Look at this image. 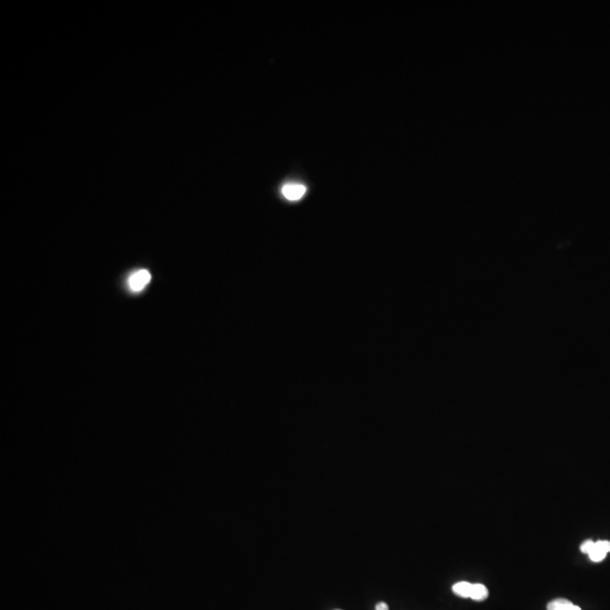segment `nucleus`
Wrapping results in <instances>:
<instances>
[{
    "instance_id": "20e7f679",
    "label": "nucleus",
    "mask_w": 610,
    "mask_h": 610,
    "mask_svg": "<svg viewBox=\"0 0 610 610\" xmlns=\"http://www.w3.org/2000/svg\"><path fill=\"white\" fill-rule=\"evenodd\" d=\"M547 610H582L576 604L571 602L567 599H555L547 604Z\"/></svg>"
},
{
    "instance_id": "39448f33",
    "label": "nucleus",
    "mask_w": 610,
    "mask_h": 610,
    "mask_svg": "<svg viewBox=\"0 0 610 610\" xmlns=\"http://www.w3.org/2000/svg\"><path fill=\"white\" fill-rule=\"evenodd\" d=\"M469 598L472 599L475 602H484L489 598V590L484 584L472 583Z\"/></svg>"
},
{
    "instance_id": "f03ea898",
    "label": "nucleus",
    "mask_w": 610,
    "mask_h": 610,
    "mask_svg": "<svg viewBox=\"0 0 610 610\" xmlns=\"http://www.w3.org/2000/svg\"><path fill=\"white\" fill-rule=\"evenodd\" d=\"M609 552L610 541H593L592 546H591L590 550L588 552V555L590 557L591 561L598 563V562L604 561Z\"/></svg>"
},
{
    "instance_id": "6e6552de",
    "label": "nucleus",
    "mask_w": 610,
    "mask_h": 610,
    "mask_svg": "<svg viewBox=\"0 0 610 610\" xmlns=\"http://www.w3.org/2000/svg\"><path fill=\"white\" fill-rule=\"evenodd\" d=\"M376 610H389V606L385 602H379L376 606Z\"/></svg>"
},
{
    "instance_id": "7ed1b4c3",
    "label": "nucleus",
    "mask_w": 610,
    "mask_h": 610,
    "mask_svg": "<svg viewBox=\"0 0 610 610\" xmlns=\"http://www.w3.org/2000/svg\"><path fill=\"white\" fill-rule=\"evenodd\" d=\"M304 194H305V187L302 185H298V183H289V185H285L283 188V194L285 196V198L292 200V201L301 199Z\"/></svg>"
},
{
    "instance_id": "423d86ee",
    "label": "nucleus",
    "mask_w": 610,
    "mask_h": 610,
    "mask_svg": "<svg viewBox=\"0 0 610 610\" xmlns=\"http://www.w3.org/2000/svg\"><path fill=\"white\" fill-rule=\"evenodd\" d=\"M470 587H472V583H469V582H458L452 587V591L461 598H469Z\"/></svg>"
},
{
    "instance_id": "0eeeda50",
    "label": "nucleus",
    "mask_w": 610,
    "mask_h": 610,
    "mask_svg": "<svg viewBox=\"0 0 610 610\" xmlns=\"http://www.w3.org/2000/svg\"><path fill=\"white\" fill-rule=\"evenodd\" d=\"M592 544V541H584L583 544L581 545V552H583V554H587L588 555V552H589V550H590Z\"/></svg>"
},
{
    "instance_id": "f257e3e1",
    "label": "nucleus",
    "mask_w": 610,
    "mask_h": 610,
    "mask_svg": "<svg viewBox=\"0 0 610 610\" xmlns=\"http://www.w3.org/2000/svg\"><path fill=\"white\" fill-rule=\"evenodd\" d=\"M151 272L146 270H137L128 278V287L131 292L139 293L144 291L151 281Z\"/></svg>"
}]
</instances>
